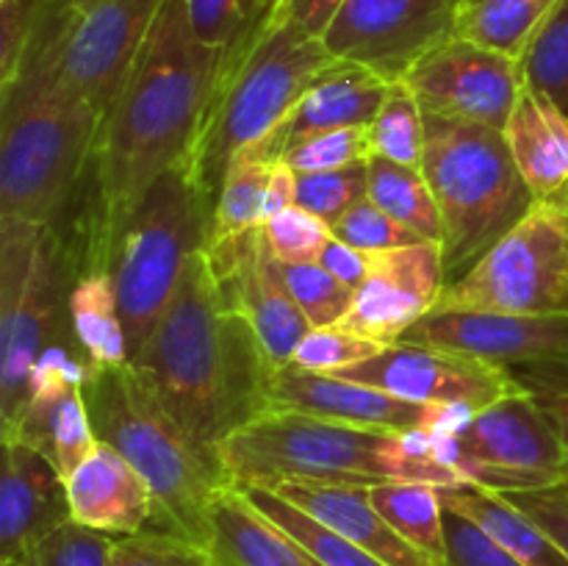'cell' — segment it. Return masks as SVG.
I'll use <instances>...</instances> for the list:
<instances>
[{"label": "cell", "instance_id": "obj_36", "mask_svg": "<svg viewBox=\"0 0 568 566\" xmlns=\"http://www.w3.org/2000/svg\"><path fill=\"white\" fill-rule=\"evenodd\" d=\"M114 566H222L216 553L170 530H142L114 538Z\"/></svg>", "mask_w": 568, "mask_h": 566}, {"label": "cell", "instance_id": "obj_15", "mask_svg": "<svg viewBox=\"0 0 568 566\" xmlns=\"http://www.w3.org/2000/svg\"><path fill=\"white\" fill-rule=\"evenodd\" d=\"M403 81L425 114L477 122L499 131L508 125L525 87L519 61L458 33L416 61Z\"/></svg>", "mask_w": 568, "mask_h": 566}, {"label": "cell", "instance_id": "obj_37", "mask_svg": "<svg viewBox=\"0 0 568 566\" xmlns=\"http://www.w3.org/2000/svg\"><path fill=\"white\" fill-rule=\"evenodd\" d=\"M366 161L331 172H297V205L333 225L349 205L366 198Z\"/></svg>", "mask_w": 568, "mask_h": 566}, {"label": "cell", "instance_id": "obj_7", "mask_svg": "<svg viewBox=\"0 0 568 566\" xmlns=\"http://www.w3.org/2000/svg\"><path fill=\"white\" fill-rule=\"evenodd\" d=\"M422 172L442 211L447 283L483 259L536 203L499 128L425 114Z\"/></svg>", "mask_w": 568, "mask_h": 566}, {"label": "cell", "instance_id": "obj_43", "mask_svg": "<svg viewBox=\"0 0 568 566\" xmlns=\"http://www.w3.org/2000/svg\"><path fill=\"white\" fill-rule=\"evenodd\" d=\"M114 538L70 519L50 533L22 566H114Z\"/></svg>", "mask_w": 568, "mask_h": 566}, {"label": "cell", "instance_id": "obj_14", "mask_svg": "<svg viewBox=\"0 0 568 566\" xmlns=\"http://www.w3.org/2000/svg\"><path fill=\"white\" fill-rule=\"evenodd\" d=\"M344 381L383 388L414 403L453 405L471 414L519 392L505 366L433 344L394 342L372 358L333 372Z\"/></svg>", "mask_w": 568, "mask_h": 566}, {"label": "cell", "instance_id": "obj_6", "mask_svg": "<svg viewBox=\"0 0 568 566\" xmlns=\"http://www.w3.org/2000/svg\"><path fill=\"white\" fill-rule=\"evenodd\" d=\"M100 114L53 72L20 67L0 87V220L55 225L92 164Z\"/></svg>", "mask_w": 568, "mask_h": 566}, {"label": "cell", "instance_id": "obj_22", "mask_svg": "<svg viewBox=\"0 0 568 566\" xmlns=\"http://www.w3.org/2000/svg\"><path fill=\"white\" fill-rule=\"evenodd\" d=\"M64 483L70 516L78 525L109 536H133L155 525L153 488L100 438Z\"/></svg>", "mask_w": 568, "mask_h": 566}, {"label": "cell", "instance_id": "obj_50", "mask_svg": "<svg viewBox=\"0 0 568 566\" xmlns=\"http://www.w3.org/2000/svg\"><path fill=\"white\" fill-rule=\"evenodd\" d=\"M342 6L344 0H277L275 11H281L283 17L297 22V26L303 28L305 33H311V37L322 39Z\"/></svg>", "mask_w": 568, "mask_h": 566}, {"label": "cell", "instance_id": "obj_3", "mask_svg": "<svg viewBox=\"0 0 568 566\" xmlns=\"http://www.w3.org/2000/svg\"><path fill=\"white\" fill-rule=\"evenodd\" d=\"M222 466L236 488L281 483L372 488L392 481L464 486L430 433L361 427L286 408H272L239 427L222 444Z\"/></svg>", "mask_w": 568, "mask_h": 566}, {"label": "cell", "instance_id": "obj_52", "mask_svg": "<svg viewBox=\"0 0 568 566\" xmlns=\"http://www.w3.org/2000/svg\"><path fill=\"white\" fill-rule=\"evenodd\" d=\"M275 3L277 0H242V3H239V9H242V28H239V33L261 26V22L270 17V11L275 9Z\"/></svg>", "mask_w": 568, "mask_h": 566}, {"label": "cell", "instance_id": "obj_53", "mask_svg": "<svg viewBox=\"0 0 568 566\" xmlns=\"http://www.w3.org/2000/svg\"><path fill=\"white\" fill-rule=\"evenodd\" d=\"M471 3H477V0H464V6H471ZM464 6H460V9H464Z\"/></svg>", "mask_w": 568, "mask_h": 566}, {"label": "cell", "instance_id": "obj_32", "mask_svg": "<svg viewBox=\"0 0 568 566\" xmlns=\"http://www.w3.org/2000/svg\"><path fill=\"white\" fill-rule=\"evenodd\" d=\"M242 492L261 514L270 516V519L275 522V525H281L288 536L297 538V542L303 544L311 555H316L325 566H386L383 560H377L375 555L361 549L358 544H353L349 538L338 536L336 530H331V527L322 525L320 519H314V516H308L305 511H300L297 505L283 499L281 494H275L272 488L250 486L242 488Z\"/></svg>", "mask_w": 568, "mask_h": 566}, {"label": "cell", "instance_id": "obj_19", "mask_svg": "<svg viewBox=\"0 0 568 566\" xmlns=\"http://www.w3.org/2000/svg\"><path fill=\"white\" fill-rule=\"evenodd\" d=\"M399 342L455 350L508 370L568 355V314L436 309L408 327Z\"/></svg>", "mask_w": 568, "mask_h": 566}, {"label": "cell", "instance_id": "obj_46", "mask_svg": "<svg viewBox=\"0 0 568 566\" xmlns=\"http://www.w3.org/2000/svg\"><path fill=\"white\" fill-rule=\"evenodd\" d=\"M44 0H0V87L14 78Z\"/></svg>", "mask_w": 568, "mask_h": 566}, {"label": "cell", "instance_id": "obj_9", "mask_svg": "<svg viewBox=\"0 0 568 566\" xmlns=\"http://www.w3.org/2000/svg\"><path fill=\"white\" fill-rule=\"evenodd\" d=\"M164 0H44L22 61L48 67L103 122Z\"/></svg>", "mask_w": 568, "mask_h": 566}, {"label": "cell", "instance_id": "obj_49", "mask_svg": "<svg viewBox=\"0 0 568 566\" xmlns=\"http://www.w3.org/2000/svg\"><path fill=\"white\" fill-rule=\"evenodd\" d=\"M320 264L325 266L331 275H336L338 281L347 283V286L361 289V283L366 281V272H369V253H364V250L353 247V244L333 236L331 242H327V247L322 250Z\"/></svg>", "mask_w": 568, "mask_h": 566}, {"label": "cell", "instance_id": "obj_13", "mask_svg": "<svg viewBox=\"0 0 568 566\" xmlns=\"http://www.w3.org/2000/svg\"><path fill=\"white\" fill-rule=\"evenodd\" d=\"M72 264L53 225H44L33 253L26 292L0 320V436L20 422L28 403V381L42 350L70 331Z\"/></svg>", "mask_w": 568, "mask_h": 566}, {"label": "cell", "instance_id": "obj_30", "mask_svg": "<svg viewBox=\"0 0 568 566\" xmlns=\"http://www.w3.org/2000/svg\"><path fill=\"white\" fill-rule=\"evenodd\" d=\"M558 0H477L464 6L455 33L519 61Z\"/></svg>", "mask_w": 568, "mask_h": 566}, {"label": "cell", "instance_id": "obj_20", "mask_svg": "<svg viewBox=\"0 0 568 566\" xmlns=\"http://www.w3.org/2000/svg\"><path fill=\"white\" fill-rule=\"evenodd\" d=\"M67 483L42 449L17 438L3 442L0 477V566H22L39 544L67 525Z\"/></svg>", "mask_w": 568, "mask_h": 566}, {"label": "cell", "instance_id": "obj_51", "mask_svg": "<svg viewBox=\"0 0 568 566\" xmlns=\"http://www.w3.org/2000/svg\"><path fill=\"white\" fill-rule=\"evenodd\" d=\"M297 205V172L288 164L277 161L272 166L270 183H266L264 192V205H261V222H270L272 216H277L281 211Z\"/></svg>", "mask_w": 568, "mask_h": 566}, {"label": "cell", "instance_id": "obj_35", "mask_svg": "<svg viewBox=\"0 0 568 566\" xmlns=\"http://www.w3.org/2000/svg\"><path fill=\"white\" fill-rule=\"evenodd\" d=\"M288 289L303 309L305 320L314 327L338 325L353 311L358 289L347 286L325 270L320 261L314 264H283Z\"/></svg>", "mask_w": 568, "mask_h": 566}, {"label": "cell", "instance_id": "obj_27", "mask_svg": "<svg viewBox=\"0 0 568 566\" xmlns=\"http://www.w3.org/2000/svg\"><path fill=\"white\" fill-rule=\"evenodd\" d=\"M70 327L94 366L128 364V342L111 270L78 272L70 289Z\"/></svg>", "mask_w": 568, "mask_h": 566}, {"label": "cell", "instance_id": "obj_31", "mask_svg": "<svg viewBox=\"0 0 568 566\" xmlns=\"http://www.w3.org/2000/svg\"><path fill=\"white\" fill-rule=\"evenodd\" d=\"M272 166L275 164L255 153L253 148H244L242 153L233 155L225 178H222L214 214H211L209 242H222V239L239 236V233L264 225L261 222V205H264Z\"/></svg>", "mask_w": 568, "mask_h": 566}, {"label": "cell", "instance_id": "obj_45", "mask_svg": "<svg viewBox=\"0 0 568 566\" xmlns=\"http://www.w3.org/2000/svg\"><path fill=\"white\" fill-rule=\"evenodd\" d=\"M444 538H447V555L442 566H521L475 519L449 505H444Z\"/></svg>", "mask_w": 568, "mask_h": 566}, {"label": "cell", "instance_id": "obj_8", "mask_svg": "<svg viewBox=\"0 0 568 566\" xmlns=\"http://www.w3.org/2000/svg\"><path fill=\"white\" fill-rule=\"evenodd\" d=\"M211 211L181 161L144 192L116 231L109 270L131 361L170 309L192 259L209 244Z\"/></svg>", "mask_w": 568, "mask_h": 566}, {"label": "cell", "instance_id": "obj_11", "mask_svg": "<svg viewBox=\"0 0 568 566\" xmlns=\"http://www.w3.org/2000/svg\"><path fill=\"white\" fill-rule=\"evenodd\" d=\"M433 438L438 455L464 483L494 494L530 492L568 481L564 438L525 388L471 414L449 436Z\"/></svg>", "mask_w": 568, "mask_h": 566}, {"label": "cell", "instance_id": "obj_1", "mask_svg": "<svg viewBox=\"0 0 568 566\" xmlns=\"http://www.w3.org/2000/svg\"><path fill=\"white\" fill-rule=\"evenodd\" d=\"M225 50L197 39L186 0H164L125 87L100 122L81 203L114 247L150 186L181 164L220 75Z\"/></svg>", "mask_w": 568, "mask_h": 566}, {"label": "cell", "instance_id": "obj_33", "mask_svg": "<svg viewBox=\"0 0 568 566\" xmlns=\"http://www.w3.org/2000/svg\"><path fill=\"white\" fill-rule=\"evenodd\" d=\"M372 155L419 166L425 159V109L405 81L388 83L386 100L369 125Z\"/></svg>", "mask_w": 568, "mask_h": 566}, {"label": "cell", "instance_id": "obj_47", "mask_svg": "<svg viewBox=\"0 0 568 566\" xmlns=\"http://www.w3.org/2000/svg\"><path fill=\"white\" fill-rule=\"evenodd\" d=\"M503 497L541 525L568 555V481L530 492H505Z\"/></svg>", "mask_w": 568, "mask_h": 566}, {"label": "cell", "instance_id": "obj_2", "mask_svg": "<svg viewBox=\"0 0 568 566\" xmlns=\"http://www.w3.org/2000/svg\"><path fill=\"white\" fill-rule=\"evenodd\" d=\"M131 364L178 425L220 461L222 444L270 411L275 364L247 316L222 300L205 250Z\"/></svg>", "mask_w": 568, "mask_h": 566}, {"label": "cell", "instance_id": "obj_28", "mask_svg": "<svg viewBox=\"0 0 568 566\" xmlns=\"http://www.w3.org/2000/svg\"><path fill=\"white\" fill-rule=\"evenodd\" d=\"M366 172H369L366 198L372 203L381 205L394 220L408 225L427 242H442V211L419 166H405L383 155H372L366 161Z\"/></svg>", "mask_w": 568, "mask_h": 566}, {"label": "cell", "instance_id": "obj_34", "mask_svg": "<svg viewBox=\"0 0 568 566\" xmlns=\"http://www.w3.org/2000/svg\"><path fill=\"white\" fill-rule=\"evenodd\" d=\"M521 81L568 114V0H558L519 59Z\"/></svg>", "mask_w": 568, "mask_h": 566}, {"label": "cell", "instance_id": "obj_48", "mask_svg": "<svg viewBox=\"0 0 568 566\" xmlns=\"http://www.w3.org/2000/svg\"><path fill=\"white\" fill-rule=\"evenodd\" d=\"M242 0H186L192 31L203 44L227 50L242 28Z\"/></svg>", "mask_w": 568, "mask_h": 566}, {"label": "cell", "instance_id": "obj_18", "mask_svg": "<svg viewBox=\"0 0 568 566\" xmlns=\"http://www.w3.org/2000/svg\"><path fill=\"white\" fill-rule=\"evenodd\" d=\"M444 286L447 272L442 242L375 250L369 253V272L361 283L353 311L338 325L388 347L436 309Z\"/></svg>", "mask_w": 568, "mask_h": 566}, {"label": "cell", "instance_id": "obj_10", "mask_svg": "<svg viewBox=\"0 0 568 566\" xmlns=\"http://www.w3.org/2000/svg\"><path fill=\"white\" fill-rule=\"evenodd\" d=\"M436 309L568 314V203L536 200L483 259L444 286Z\"/></svg>", "mask_w": 568, "mask_h": 566}, {"label": "cell", "instance_id": "obj_21", "mask_svg": "<svg viewBox=\"0 0 568 566\" xmlns=\"http://www.w3.org/2000/svg\"><path fill=\"white\" fill-rule=\"evenodd\" d=\"M388 83L392 81L366 67L336 59L316 75V81L305 89L294 109L283 117L281 125L272 128L264 139L250 148L277 164L288 148L316 133L372 125L386 100Z\"/></svg>", "mask_w": 568, "mask_h": 566}, {"label": "cell", "instance_id": "obj_41", "mask_svg": "<svg viewBox=\"0 0 568 566\" xmlns=\"http://www.w3.org/2000/svg\"><path fill=\"white\" fill-rule=\"evenodd\" d=\"M261 228L281 264H314L333 239L331 225L300 205L281 211Z\"/></svg>", "mask_w": 568, "mask_h": 566}, {"label": "cell", "instance_id": "obj_40", "mask_svg": "<svg viewBox=\"0 0 568 566\" xmlns=\"http://www.w3.org/2000/svg\"><path fill=\"white\" fill-rule=\"evenodd\" d=\"M333 236L342 242L353 244V247L364 250V253H375V250H392L405 247V244L427 242L419 233L410 231L399 220H394L388 211L372 203L369 198H361L358 203L349 205L342 216L331 225Z\"/></svg>", "mask_w": 568, "mask_h": 566}, {"label": "cell", "instance_id": "obj_24", "mask_svg": "<svg viewBox=\"0 0 568 566\" xmlns=\"http://www.w3.org/2000/svg\"><path fill=\"white\" fill-rule=\"evenodd\" d=\"M510 155L536 200L568 203V114L544 94L521 87L508 125Z\"/></svg>", "mask_w": 568, "mask_h": 566}, {"label": "cell", "instance_id": "obj_44", "mask_svg": "<svg viewBox=\"0 0 568 566\" xmlns=\"http://www.w3.org/2000/svg\"><path fill=\"white\" fill-rule=\"evenodd\" d=\"M508 372L516 381V386L525 388L547 411L549 420L555 422L560 438H564L568 464V355L508 366Z\"/></svg>", "mask_w": 568, "mask_h": 566}, {"label": "cell", "instance_id": "obj_5", "mask_svg": "<svg viewBox=\"0 0 568 566\" xmlns=\"http://www.w3.org/2000/svg\"><path fill=\"white\" fill-rule=\"evenodd\" d=\"M83 397L100 442L111 444L153 488L150 530H170L211 547V511L231 488L222 461L178 425L131 361L94 366Z\"/></svg>", "mask_w": 568, "mask_h": 566}, {"label": "cell", "instance_id": "obj_26", "mask_svg": "<svg viewBox=\"0 0 568 566\" xmlns=\"http://www.w3.org/2000/svg\"><path fill=\"white\" fill-rule=\"evenodd\" d=\"M442 503L475 519L491 538H497L521 566H568V555L541 525L510 505L503 494L471 486H438Z\"/></svg>", "mask_w": 568, "mask_h": 566}, {"label": "cell", "instance_id": "obj_25", "mask_svg": "<svg viewBox=\"0 0 568 566\" xmlns=\"http://www.w3.org/2000/svg\"><path fill=\"white\" fill-rule=\"evenodd\" d=\"M211 533V549L222 566H325L236 486L225 488L214 503Z\"/></svg>", "mask_w": 568, "mask_h": 566}, {"label": "cell", "instance_id": "obj_12", "mask_svg": "<svg viewBox=\"0 0 568 566\" xmlns=\"http://www.w3.org/2000/svg\"><path fill=\"white\" fill-rule=\"evenodd\" d=\"M460 6L464 0H344L322 42L333 59L403 81L416 61L455 37Z\"/></svg>", "mask_w": 568, "mask_h": 566}, {"label": "cell", "instance_id": "obj_39", "mask_svg": "<svg viewBox=\"0 0 568 566\" xmlns=\"http://www.w3.org/2000/svg\"><path fill=\"white\" fill-rule=\"evenodd\" d=\"M383 347H386V344L361 336V333L355 331H347L344 325L311 327L288 364L300 366V370L333 375V372L344 370V366H353L358 364V361L372 358V355L381 353Z\"/></svg>", "mask_w": 568, "mask_h": 566}, {"label": "cell", "instance_id": "obj_29", "mask_svg": "<svg viewBox=\"0 0 568 566\" xmlns=\"http://www.w3.org/2000/svg\"><path fill=\"white\" fill-rule=\"evenodd\" d=\"M369 499L405 542L414 544L438 566L444 564L447 538H444V505L438 486L392 481L372 486Z\"/></svg>", "mask_w": 568, "mask_h": 566}, {"label": "cell", "instance_id": "obj_16", "mask_svg": "<svg viewBox=\"0 0 568 566\" xmlns=\"http://www.w3.org/2000/svg\"><path fill=\"white\" fill-rule=\"evenodd\" d=\"M205 259L220 283L222 300L247 316L272 364H288L314 325L305 320L294 300L283 264L266 242L264 228L209 242Z\"/></svg>", "mask_w": 568, "mask_h": 566}, {"label": "cell", "instance_id": "obj_23", "mask_svg": "<svg viewBox=\"0 0 568 566\" xmlns=\"http://www.w3.org/2000/svg\"><path fill=\"white\" fill-rule=\"evenodd\" d=\"M270 488L386 566H438L383 519L372 505L369 488L336 483H281Z\"/></svg>", "mask_w": 568, "mask_h": 566}, {"label": "cell", "instance_id": "obj_38", "mask_svg": "<svg viewBox=\"0 0 568 566\" xmlns=\"http://www.w3.org/2000/svg\"><path fill=\"white\" fill-rule=\"evenodd\" d=\"M372 159L369 125L338 128L303 139L283 153V164L294 172H331Z\"/></svg>", "mask_w": 568, "mask_h": 566}, {"label": "cell", "instance_id": "obj_17", "mask_svg": "<svg viewBox=\"0 0 568 566\" xmlns=\"http://www.w3.org/2000/svg\"><path fill=\"white\" fill-rule=\"evenodd\" d=\"M303 411L322 420L349 422L361 427H383L399 433H430L449 436L471 420V411L453 405L414 403L383 388L344 381L336 375L300 370L283 364L270 377V411Z\"/></svg>", "mask_w": 568, "mask_h": 566}, {"label": "cell", "instance_id": "obj_42", "mask_svg": "<svg viewBox=\"0 0 568 566\" xmlns=\"http://www.w3.org/2000/svg\"><path fill=\"white\" fill-rule=\"evenodd\" d=\"M94 444H98V433H94L92 420H89L83 386L72 388L59 403L53 420H50L48 458L53 461L55 469L67 481L81 466V461L92 453Z\"/></svg>", "mask_w": 568, "mask_h": 566}, {"label": "cell", "instance_id": "obj_4", "mask_svg": "<svg viewBox=\"0 0 568 566\" xmlns=\"http://www.w3.org/2000/svg\"><path fill=\"white\" fill-rule=\"evenodd\" d=\"M333 61L322 39L305 33L275 9L261 26L233 39L183 159L211 209L233 155L281 125L305 89Z\"/></svg>", "mask_w": 568, "mask_h": 566}]
</instances>
